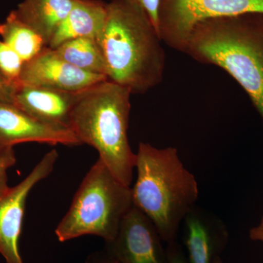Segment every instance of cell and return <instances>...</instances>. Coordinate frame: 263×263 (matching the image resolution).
Instances as JSON below:
<instances>
[{
    "label": "cell",
    "mask_w": 263,
    "mask_h": 263,
    "mask_svg": "<svg viewBox=\"0 0 263 263\" xmlns=\"http://www.w3.org/2000/svg\"><path fill=\"white\" fill-rule=\"evenodd\" d=\"M28 142L53 146L83 145L70 127L40 120L14 104L0 101V143L13 147Z\"/></svg>",
    "instance_id": "30bf717a"
},
{
    "label": "cell",
    "mask_w": 263,
    "mask_h": 263,
    "mask_svg": "<svg viewBox=\"0 0 263 263\" xmlns=\"http://www.w3.org/2000/svg\"><path fill=\"white\" fill-rule=\"evenodd\" d=\"M162 241L155 224L133 205L103 250L117 263H168Z\"/></svg>",
    "instance_id": "ba28073f"
},
{
    "label": "cell",
    "mask_w": 263,
    "mask_h": 263,
    "mask_svg": "<svg viewBox=\"0 0 263 263\" xmlns=\"http://www.w3.org/2000/svg\"><path fill=\"white\" fill-rule=\"evenodd\" d=\"M0 37L24 62L32 60L48 47L41 36L17 18L13 11L0 24Z\"/></svg>",
    "instance_id": "2e32d148"
},
{
    "label": "cell",
    "mask_w": 263,
    "mask_h": 263,
    "mask_svg": "<svg viewBox=\"0 0 263 263\" xmlns=\"http://www.w3.org/2000/svg\"><path fill=\"white\" fill-rule=\"evenodd\" d=\"M107 80L106 76L86 72L71 65L54 50L46 47L24 62L19 85L79 92Z\"/></svg>",
    "instance_id": "9c48e42d"
},
{
    "label": "cell",
    "mask_w": 263,
    "mask_h": 263,
    "mask_svg": "<svg viewBox=\"0 0 263 263\" xmlns=\"http://www.w3.org/2000/svg\"><path fill=\"white\" fill-rule=\"evenodd\" d=\"M212 263H224V262H223L222 260H221L220 257H219V256H218V257H216V258L214 259V261H213Z\"/></svg>",
    "instance_id": "cb8c5ba5"
},
{
    "label": "cell",
    "mask_w": 263,
    "mask_h": 263,
    "mask_svg": "<svg viewBox=\"0 0 263 263\" xmlns=\"http://www.w3.org/2000/svg\"><path fill=\"white\" fill-rule=\"evenodd\" d=\"M59 154L52 149L45 155L24 180L0 195V254L6 263H24L19 252L26 202L40 181L51 174Z\"/></svg>",
    "instance_id": "52a82bcc"
},
{
    "label": "cell",
    "mask_w": 263,
    "mask_h": 263,
    "mask_svg": "<svg viewBox=\"0 0 263 263\" xmlns=\"http://www.w3.org/2000/svg\"><path fill=\"white\" fill-rule=\"evenodd\" d=\"M107 5L102 0H76L48 47L55 49L62 43L75 38L98 39L106 21Z\"/></svg>",
    "instance_id": "4fadbf2b"
},
{
    "label": "cell",
    "mask_w": 263,
    "mask_h": 263,
    "mask_svg": "<svg viewBox=\"0 0 263 263\" xmlns=\"http://www.w3.org/2000/svg\"><path fill=\"white\" fill-rule=\"evenodd\" d=\"M81 93L19 85L14 105L40 120L70 127L71 113Z\"/></svg>",
    "instance_id": "7c38bea8"
},
{
    "label": "cell",
    "mask_w": 263,
    "mask_h": 263,
    "mask_svg": "<svg viewBox=\"0 0 263 263\" xmlns=\"http://www.w3.org/2000/svg\"><path fill=\"white\" fill-rule=\"evenodd\" d=\"M24 62L20 56L0 39V72L13 84L19 85Z\"/></svg>",
    "instance_id": "e0dca14e"
},
{
    "label": "cell",
    "mask_w": 263,
    "mask_h": 263,
    "mask_svg": "<svg viewBox=\"0 0 263 263\" xmlns=\"http://www.w3.org/2000/svg\"><path fill=\"white\" fill-rule=\"evenodd\" d=\"M86 263H117L104 250L93 252L86 259Z\"/></svg>",
    "instance_id": "7402d4cb"
},
{
    "label": "cell",
    "mask_w": 263,
    "mask_h": 263,
    "mask_svg": "<svg viewBox=\"0 0 263 263\" xmlns=\"http://www.w3.org/2000/svg\"><path fill=\"white\" fill-rule=\"evenodd\" d=\"M133 205L130 186L118 180L98 158L83 179L55 233L60 242L84 235L111 241Z\"/></svg>",
    "instance_id": "5b68a950"
},
{
    "label": "cell",
    "mask_w": 263,
    "mask_h": 263,
    "mask_svg": "<svg viewBox=\"0 0 263 263\" xmlns=\"http://www.w3.org/2000/svg\"><path fill=\"white\" fill-rule=\"evenodd\" d=\"M15 163L16 157L13 147L0 143V195L9 188L8 185V171Z\"/></svg>",
    "instance_id": "ac0fdd59"
},
{
    "label": "cell",
    "mask_w": 263,
    "mask_h": 263,
    "mask_svg": "<svg viewBox=\"0 0 263 263\" xmlns=\"http://www.w3.org/2000/svg\"><path fill=\"white\" fill-rule=\"evenodd\" d=\"M167 259L168 263H186V259L181 249L176 245V242L168 243L167 249Z\"/></svg>",
    "instance_id": "44dd1931"
},
{
    "label": "cell",
    "mask_w": 263,
    "mask_h": 263,
    "mask_svg": "<svg viewBox=\"0 0 263 263\" xmlns=\"http://www.w3.org/2000/svg\"><path fill=\"white\" fill-rule=\"evenodd\" d=\"M249 238L254 241H261L263 243V216L258 226L249 230Z\"/></svg>",
    "instance_id": "603a6c76"
},
{
    "label": "cell",
    "mask_w": 263,
    "mask_h": 263,
    "mask_svg": "<svg viewBox=\"0 0 263 263\" xmlns=\"http://www.w3.org/2000/svg\"><path fill=\"white\" fill-rule=\"evenodd\" d=\"M190 263H212L228 240L224 223L195 206L183 219Z\"/></svg>",
    "instance_id": "8fae6325"
},
{
    "label": "cell",
    "mask_w": 263,
    "mask_h": 263,
    "mask_svg": "<svg viewBox=\"0 0 263 263\" xmlns=\"http://www.w3.org/2000/svg\"><path fill=\"white\" fill-rule=\"evenodd\" d=\"M183 53L226 70L245 90L263 120V14L201 21L192 29Z\"/></svg>",
    "instance_id": "7a4b0ae2"
},
{
    "label": "cell",
    "mask_w": 263,
    "mask_h": 263,
    "mask_svg": "<svg viewBox=\"0 0 263 263\" xmlns=\"http://www.w3.org/2000/svg\"><path fill=\"white\" fill-rule=\"evenodd\" d=\"M135 206L155 224L163 241L173 243L186 216L195 207L199 186L175 147L157 148L141 143L136 154Z\"/></svg>",
    "instance_id": "3957f363"
},
{
    "label": "cell",
    "mask_w": 263,
    "mask_h": 263,
    "mask_svg": "<svg viewBox=\"0 0 263 263\" xmlns=\"http://www.w3.org/2000/svg\"><path fill=\"white\" fill-rule=\"evenodd\" d=\"M131 95L130 90L112 81L99 83L81 91L70 121L83 144L98 151L99 158L127 186L136 163L128 138Z\"/></svg>",
    "instance_id": "277c9868"
},
{
    "label": "cell",
    "mask_w": 263,
    "mask_h": 263,
    "mask_svg": "<svg viewBox=\"0 0 263 263\" xmlns=\"http://www.w3.org/2000/svg\"><path fill=\"white\" fill-rule=\"evenodd\" d=\"M247 13L263 14V0H160L158 32L162 42L183 52L199 22Z\"/></svg>",
    "instance_id": "8992f818"
},
{
    "label": "cell",
    "mask_w": 263,
    "mask_h": 263,
    "mask_svg": "<svg viewBox=\"0 0 263 263\" xmlns=\"http://www.w3.org/2000/svg\"><path fill=\"white\" fill-rule=\"evenodd\" d=\"M76 0H22L12 10L37 33L46 46L75 4Z\"/></svg>",
    "instance_id": "5bb4252c"
},
{
    "label": "cell",
    "mask_w": 263,
    "mask_h": 263,
    "mask_svg": "<svg viewBox=\"0 0 263 263\" xmlns=\"http://www.w3.org/2000/svg\"><path fill=\"white\" fill-rule=\"evenodd\" d=\"M110 1H113V0H110ZM132 1L136 2L146 10V13L149 15L152 23L154 24L158 32V11L159 7H160V0H132Z\"/></svg>",
    "instance_id": "ffe728a7"
},
{
    "label": "cell",
    "mask_w": 263,
    "mask_h": 263,
    "mask_svg": "<svg viewBox=\"0 0 263 263\" xmlns=\"http://www.w3.org/2000/svg\"><path fill=\"white\" fill-rule=\"evenodd\" d=\"M109 81L143 94L163 79L165 53L149 15L132 0H113L98 38Z\"/></svg>",
    "instance_id": "6da1fadb"
},
{
    "label": "cell",
    "mask_w": 263,
    "mask_h": 263,
    "mask_svg": "<svg viewBox=\"0 0 263 263\" xmlns=\"http://www.w3.org/2000/svg\"><path fill=\"white\" fill-rule=\"evenodd\" d=\"M55 51L66 62L91 73L107 76V66L98 39L79 37L62 43Z\"/></svg>",
    "instance_id": "9a60e30c"
},
{
    "label": "cell",
    "mask_w": 263,
    "mask_h": 263,
    "mask_svg": "<svg viewBox=\"0 0 263 263\" xmlns=\"http://www.w3.org/2000/svg\"><path fill=\"white\" fill-rule=\"evenodd\" d=\"M18 86L8 81L0 72V101L14 104L15 91Z\"/></svg>",
    "instance_id": "d6986e66"
}]
</instances>
